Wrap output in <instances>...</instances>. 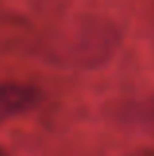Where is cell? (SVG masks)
<instances>
[{"label":"cell","mask_w":154,"mask_h":156,"mask_svg":"<svg viewBox=\"0 0 154 156\" xmlns=\"http://www.w3.org/2000/svg\"><path fill=\"white\" fill-rule=\"evenodd\" d=\"M121 44V30L107 18L81 16L47 36L46 55L71 67H99L113 57Z\"/></svg>","instance_id":"1"},{"label":"cell","mask_w":154,"mask_h":156,"mask_svg":"<svg viewBox=\"0 0 154 156\" xmlns=\"http://www.w3.org/2000/svg\"><path fill=\"white\" fill-rule=\"evenodd\" d=\"M42 101V91L32 83L4 81L0 83V115H20Z\"/></svg>","instance_id":"2"}]
</instances>
